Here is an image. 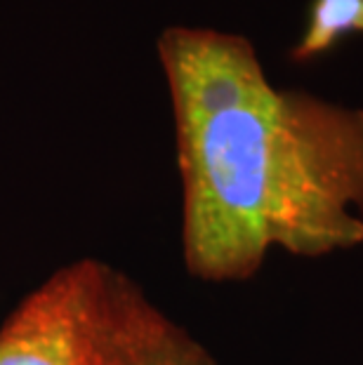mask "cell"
Instances as JSON below:
<instances>
[{"instance_id":"1","label":"cell","mask_w":363,"mask_h":365,"mask_svg":"<svg viewBox=\"0 0 363 365\" xmlns=\"http://www.w3.org/2000/svg\"><path fill=\"white\" fill-rule=\"evenodd\" d=\"M158 57L191 276L243 283L272 250L326 257L363 245V108L279 90L234 34L173 26Z\"/></svg>"},{"instance_id":"2","label":"cell","mask_w":363,"mask_h":365,"mask_svg":"<svg viewBox=\"0 0 363 365\" xmlns=\"http://www.w3.org/2000/svg\"><path fill=\"white\" fill-rule=\"evenodd\" d=\"M0 365H222L126 271L81 257L0 323Z\"/></svg>"},{"instance_id":"3","label":"cell","mask_w":363,"mask_h":365,"mask_svg":"<svg viewBox=\"0 0 363 365\" xmlns=\"http://www.w3.org/2000/svg\"><path fill=\"white\" fill-rule=\"evenodd\" d=\"M347 34H363V0H314L309 26L292 59L309 61L326 54Z\"/></svg>"}]
</instances>
